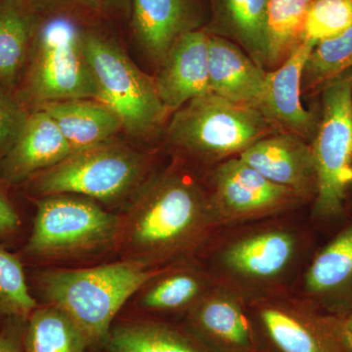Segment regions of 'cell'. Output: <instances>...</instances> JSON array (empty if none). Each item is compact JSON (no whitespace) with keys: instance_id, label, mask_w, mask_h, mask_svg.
<instances>
[{"instance_id":"obj_1","label":"cell","mask_w":352,"mask_h":352,"mask_svg":"<svg viewBox=\"0 0 352 352\" xmlns=\"http://www.w3.org/2000/svg\"><path fill=\"white\" fill-rule=\"evenodd\" d=\"M212 207L200 187L168 171L144 182L120 217L116 244L126 259L149 265L187 251L201 237Z\"/></svg>"},{"instance_id":"obj_2","label":"cell","mask_w":352,"mask_h":352,"mask_svg":"<svg viewBox=\"0 0 352 352\" xmlns=\"http://www.w3.org/2000/svg\"><path fill=\"white\" fill-rule=\"evenodd\" d=\"M157 273L124 259L83 270L43 271L36 283L47 305L66 314L91 344L107 340L120 308Z\"/></svg>"},{"instance_id":"obj_3","label":"cell","mask_w":352,"mask_h":352,"mask_svg":"<svg viewBox=\"0 0 352 352\" xmlns=\"http://www.w3.org/2000/svg\"><path fill=\"white\" fill-rule=\"evenodd\" d=\"M83 32L63 14L38 23L17 95L25 106L36 109L50 102L98 99Z\"/></svg>"},{"instance_id":"obj_4","label":"cell","mask_w":352,"mask_h":352,"mask_svg":"<svg viewBox=\"0 0 352 352\" xmlns=\"http://www.w3.org/2000/svg\"><path fill=\"white\" fill-rule=\"evenodd\" d=\"M280 131L256 109L208 94L173 112L166 138L190 156L212 162L240 155L259 139Z\"/></svg>"},{"instance_id":"obj_5","label":"cell","mask_w":352,"mask_h":352,"mask_svg":"<svg viewBox=\"0 0 352 352\" xmlns=\"http://www.w3.org/2000/svg\"><path fill=\"white\" fill-rule=\"evenodd\" d=\"M146 168L143 155L109 140L72 153L56 166L32 177L30 190L41 198L69 194L116 203L135 193L144 182Z\"/></svg>"},{"instance_id":"obj_6","label":"cell","mask_w":352,"mask_h":352,"mask_svg":"<svg viewBox=\"0 0 352 352\" xmlns=\"http://www.w3.org/2000/svg\"><path fill=\"white\" fill-rule=\"evenodd\" d=\"M83 46L98 99L135 138H149L163 127L170 111L157 94L154 78L138 69L117 43L83 32Z\"/></svg>"},{"instance_id":"obj_7","label":"cell","mask_w":352,"mask_h":352,"mask_svg":"<svg viewBox=\"0 0 352 352\" xmlns=\"http://www.w3.org/2000/svg\"><path fill=\"white\" fill-rule=\"evenodd\" d=\"M36 214L25 256L64 258L96 251L116 243L120 217L85 197L53 195L36 201Z\"/></svg>"},{"instance_id":"obj_8","label":"cell","mask_w":352,"mask_h":352,"mask_svg":"<svg viewBox=\"0 0 352 352\" xmlns=\"http://www.w3.org/2000/svg\"><path fill=\"white\" fill-rule=\"evenodd\" d=\"M322 116L312 139L316 170L315 212L339 215L352 183V68L321 89Z\"/></svg>"},{"instance_id":"obj_9","label":"cell","mask_w":352,"mask_h":352,"mask_svg":"<svg viewBox=\"0 0 352 352\" xmlns=\"http://www.w3.org/2000/svg\"><path fill=\"white\" fill-rule=\"evenodd\" d=\"M212 212L226 219H247L275 212L296 198L291 189L264 177L238 157L217 166L212 177Z\"/></svg>"},{"instance_id":"obj_10","label":"cell","mask_w":352,"mask_h":352,"mask_svg":"<svg viewBox=\"0 0 352 352\" xmlns=\"http://www.w3.org/2000/svg\"><path fill=\"white\" fill-rule=\"evenodd\" d=\"M259 317L268 337L281 352H351L344 342L342 317L291 305H264Z\"/></svg>"},{"instance_id":"obj_11","label":"cell","mask_w":352,"mask_h":352,"mask_svg":"<svg viewBox=\"0 0 352 352\" xmlns=\"http://www.w3.org/2000/svg\"><path fill=\"white\" fill-rule=\"evenodd\" d=\"M314 43L303 41L286 60L266 74L265 87L258 108L264 117L281 131L312 140L318 118L302 104L303 67Z\"/></svg>"},{"instance_id":"obj_12","label":"cell","mask_w":352,"mask_h":352,"mask_svg":"<svg viewBox=\"0 0 352 352\" xmlns=\"http://www.w3.org/2000/svg\"><path fill=\"white\" fill-rule=\"evenodd\" d=\"M239 157L270 182L291 189L298 196L316 195L311 145L296 134H270L248 147Z\"/></svg>"},{"instance_id":"obj_13","label":"cell","mask_w":352,"mask_h":352,"mask_svg":"<svg viewBox=\"0 0 352 352\" xmlns=\"http://www.w3.org/2000/svg\"><path fill=\"white\" fill-rule=\"evenodd\" d=\"M72 153L56 122L43 109H34L19 138L0 160V180L7 185L29 182Z\"/></svg>"},{"instance_id":"obj_14","label":"cell","mask_w":352,"mask_h":352,"mask_svg":"<svg viewBox=\"0 0 352 352\" xmlns=\"http://www.w3.org/2000/svg\"><path fill=\"white\" fill-rule=\"evenodd\" d=\"M208 36L207 32L196 30L186 32L157 66L159 71L154 78L157 94L170 113L192 99L212 94Z\"/></svg>"},{"instance_id":"obj_15","label":"cell","mask_w":352,"mask_h":352,"mask_svg":"<svg viewBox=\"0 0 352 352\" xmlns=\"http://www.w3.org/2000/svg\"><path fill=\"white\" fill-rule=\"evenodd\" d=\"M266 74L237 43L208 36V76L212 94L234 103L258 108L265 87Z\"/></svg>"},{"instance_id":"obj_16","label":"cell","mask_w":352,"mask_h":352,"mask_svg":"<svg viewBox=\"0 0 352 352\" xmlns=\"http://www.w3.org/2000/svg\"><path fill=\"white\" fill-rule=\"evenodd\" d=\"M131 6L134 34L157 66L183 34L195 30L189 0H131Z\"/></svg>"},{"instance_id":"obj_17","label":"cell","mask_w":352,"mask_h":352,"mask_svg":"<svg viewBox=\"0 0 352 352\" xmlns=\"http://www.w3.org/2000/svg\"><path fill=\"white\" fill-rule=\"evenodd\" d=\"M308 293L329 314L342 317L352 310V223L314 258L305 276Z\"/></svg>"},{"instance_id":"obj_18","label":"cell","mask_w":352,"mask_h":352,"mask_svg":"<svg viewBox=\"0 0 352 352\" xmlns=\"http://www.w3.org/2000/svg\"><path fill=\"white\" fill-rule=\"evenodd\" d=\"M199 342L212 352H256L254 335L242 307L226 296L201 300L191 314Z\"/></svg>"},{"instance_id":"obj_19","label":"cell","mask_w":352,"mask_h":352,"mask_svg":"<svg viewBox=\"0 0 352 352\" xmlns=\"http://www.w3.org/2000/svg\"><path fill=\"white\" fill-rule=\"evenodd\" d=\"M36 109H43L56 122L73 152L112 140L122 129L118 116L94 99L50 102Z\"/></svg>"},{"instance_id":"obj_20","label":"cell","mask_w":352,"mask_h":352,"mask_svg":"<svg viewBox=\"0 0 352 352\" xmlns=\"http://www.w3.org/2000/svg\"><path fill=\"white\" fill-rule=\"evenodd\" d=\"M29 0H0V85L13 91L27 64L36 22Z\"/></svg>"},{"instance_id":"obj_21","label":"cell","mask_w":352,"mask_h":352,"mask_svg":"<svg viewBox=\"0 0 352 352\" xmlns=\"http://www.w3.org/2000/svg\"><path fill=\"white\" fill-rule=\"evenodd\" d=\"M295 241L289 234L270 231L231 245L224 254V263L242 276L268 279L287 267L295 254Z\"/></svg>"},{"instance_id":"obj_22","label":"cell","mask_w":352,"mask_h":352,"mask_svg":"<svg viewBox=\"0 0 352 352\" xmlns=\"http://www.w3.org/2000/svg\"><path fill=\"white\" fill-rule=\"evenodd\" d=\"M222 27L263 68L270 62L268 0H219Z\"/></svg>"},{"instance_id":"obj_23","label":"cell","mask_w":352,"mask_h":352,"mask_svg":"<svg viewBox=\"0 0 352 352\" xmlns=\"http://www.w3.org/2000/svg\"><path fill=\"white\" fill-rule=\"evenodd\" d=\"M111 352H212L199 340L156 322H129L112 329Z\"/></svg>"},{"instance_id":"obj_24","label":"cell","mask_w":352,"mask_h":352,"mask_svg":"<svg viewBox=\"0 0 352 352\" xmlns=\"http://www.w3.org/2000/svg\"><path fill=\"white\" fill-rule=\"evenodd\" d=\"M88 344L76 324L52 305L36 307L25 322L24 352H85Z\"/></svg>"},{"instance_id":"obj_25","label":"cell","mask_w":352,"mask_h":352,"mask_svg":"<svg viewBox=\"0 0 352 352\" xmlns=\"http://www.w3.org/2000/svg\"><path fill=\"white\" fill-rule=\"evenodd\" d=\"M312 1L268 0V68L276 69L302 43L305 20Z\"/></svg>"},{"instance_id":"obj_26","label":"cell","mask_w":352,"mask_h":352,"mask_svg":"<svg viewBox=\"0 0 352 352\" xmlns=\"http://www.w3.org/2000/svg\"><path fill=\"white\" fill-rule=\"evenodd\" d=\"M352 68V25L346 32L325 39L310 52L302 76V92L321 90L333 78Z\"/></svg>"},{"instance_id":"obj_27","label":"cell","mask_w":352,"mask_h":352,"mask_svg":"<svg viewBox=\"0 0 352 352\" xmlns=\"http://www.w3.org/2000/svg\"><path fill=\"white\" fill-rule=\"evenodd\" d=\"M28 284L22 261L0 245V321L24 318L38 307Z\"/></svg>"},{"instance_id":"obj_28","label":"cell","mask_w":352,"mask_h":352,"mask_svg":"<svg viewBox=\"0 0 352 352\" xmlns=\"http://www.w3.org/2000/svg\"><path fill=\"white\" fill-rule=\"evenodd\" d=\"M201 282L195 274L177 272L153 284L141 296V307L150 310H175L188 307L200 295Z\"/></svg>"},{"instance_id":"obj_29","label":"cell","mask_w":352,"mask_h":352,"mask_svg":"<svg viewBox=\"0 0 352 352\" xmlns=\"http://www.w3.org/2000/svg\"><path fill=\"white\" fill-rule=\"evenodd\" d=\"M352 25V0H314L303 30V41L320 43Z\"/></svg>"},{"instance_id":"obj_30","label":"cell","mask_w":352,"mask_h":352,"mask_svg":"<svg viewBox=\"0 0 352 352\" xmlns=\"http://www.w3.org/2000/svg\"><path fill=\"white\" fill-rule=\"evenodd\" d=\"M29 115L20 99L0 85V160L19 138Z\"/></svg>"},{"instance_id":"obj_31","label":"cell","mask_w":352,"mask_h":352,"mask_svg":"<svg viewBox=\"0 0 352 352\" xmlns=\"http://www.w3.org/2000/svg\"><path fill=\"white\" fill-rule=\"evenodd\" d=\"M24 318L7 319L0 325V352H24Z\"/></svg>"},{"instance_id":"obj_32","label":"cell","mask_w":352,"mask_h":352,"mask_svg":"<svg viewBox=\"0 0 352 352\" xmlns=\"http://www.w3.org/2000/svg\"><path fill=\"white\" fill-rule=\"evenodd\" d=\"M21 217L12 204L0 192V238L13 236L19 231Z\"/></svg>"},{"instance_id":"obj_33","label":"cell","mask_w":352,"mask_h":352,"mask_svg":"<svg viewBox=\"0 0 352 352\" xmlns=\"http://www.w3.org/2000/svg\"><path fill=\"white\" fill-rule=\"evenodd\" d=\"M34 8H46L52 6L82 7L90 10H98L103 3L102 0H29Z\"/></svg>"},{"instance_id":"obj_34","label":"cell","mask_w":352,"mask_h":352,"mask_svg":"<svg viewBox=\"0 0 352 352\" xmlns=\"http://www.w3.org/2000/svg\"><path fill=\"white\" fill-rule=\"evenodd\" d=\"M342 331L344 342L352 352V310L342 317Z\"/></svg>"},{"instance_id":"obj_35","label":"cell","mask_w":352,"mask_h":352,"mask_svg":"<svg viewBox=\"0 0 352 352\" xmlns=\"http://www.w3.org/2000/svg\"><path fill=\"white\" fill-rule=\"evenodd\" d=\"M103 6L115 7V8L127 10L129 7V0H102Z\"/></svg>"}]
</instances>
